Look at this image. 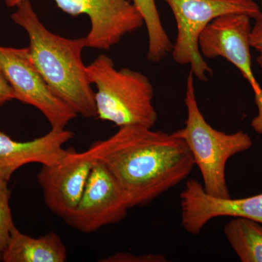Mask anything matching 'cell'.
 Returning <instances> with one entry per match:
<instances>
[{
    "instance_id": "cell-1",
    "label": "cell",
    "mask_w": 262,
    "mask_h": 262,
    "mask_svg": "<svg viewBox=\"0 0 262 262\" xmlns=\"http://www.w3.org/2000/svg\"><path fill=\"white\" fill-rule=\"evenodd\" d=\"M99 142L98 160L117 179L130 208L147 206L187 179L195 165L187 143L174 132L131 125Z\"/></svg>"
},
{
    "instance_id": "cell-2",
    "label": "cell",
    "mask_w": 262,
    "mask_h": 262,
    "mask_svg": "<svg viewBox=\"0 0 262 262\" xmlns=\"http://www.w3.org/2000/svg\"><path fill=\"white\" fill-rule=\"evenodd\" d=\"M15 8L12 20L27 32L32 61L52 91L77 115L96 117L95 91L82 60L85 37L70 39L48 30L30 0Z\"/></svg>"
},
{
    "instance_id": "cell-3",
    "label": "cell",
    "mask_w": 262,
    "mask_h": 262,
    "mask_svg": "<svg viewBox=\"0 0 262 262\" xmlns=\"http://www.w3.org/2000/svg\"><path fill=\"white\" fill-rule=\"evenodd\" d=\"M87 72L96 89L99 120L118 127L155 126L158 115L153 104L154 89L146 76L128 68L117 70L113 59L104 54L88 65Z\"/></svg>"
},
{
    "instance_id": "cell-4",
    "label": "cell",
    "mask_w": 262,
    "mask_h": 262,
    "mask_svg": "<svg viewBox=\"0 0 262 262\" xmlns=\"http://www.w3.org/2000/svg\"><path fill=\"white\" fill-rule=\"evenodd\" d=\"M194 78L189 71L184 98L187 112L185 126L174 133L184 139L192 152L203 177L205 192L228 199L231 196L226 181V165L231 157L249 149L252 139L243 130L227 134L207 122L196 101Z\"/></svg>"
},
{
    "instance_id": "cell-5",
    "label": "cell",
    "mask_w": 262,
    "mask_h": 262,
    "mask_svg": "<svg viewBox=\"0 0 262 262\" xmlns=\"http://www.w3.org/2000/svg\"><path fill=\"white\" fill-rule=\"evenodd\" d=\"M170 7L177 26V36L172 48L173 61L190 66V71L203 82L213 72L202 56L198 39L202 32L214 19L222 15H245L256 18L261 13L253 0H163Z\"/></svg>"
},
{
    "instance_id": "cell-6",
    "label": "cell",
    "mask_w": 262,
    "mask_h": 262,
    "mask_svg": "<svg viewBox=\"0 0 262 262\" xmlns=\"http://www.w3.org/2000/svg\"><path fill=\"white\" fill-rule=\"evenodd\" d=\"M0 67L14 91L15 99L37 108L51 127L66 128L78 116L52 91L32 61L28 47L0 46Z\"/></svg>"
},
{
    "instance_id": "cell-7",
    "label": "cell",
    "mask_w": 262,
    "mask_h": 262,
    "mask_svg": "<svg viewBox=\"0 0 262 262\" xmlns=\"http://www.w3.org/2000/svg\"><path fill=\"white\" fill-rule=\"evenodd\" d=\"M24 0H4L14 8ZM67 14L88 15L91 29L85 36L88 48L108 51L122 38L141 28L144 20L130 0H54Z\"/></svg>"
},
{
    "instance_id": "cell-8",
    "label": "cell",
    "mask_w": 262,
    "mask_h": 262,
    "mask_svg": "<svg viewBox=\"0 0 262 262\" xmlns=\"http://www.w3.org/2000/svg\"><path fill=\"white\" fill-rule=\"evenodd\" d=\"M99 151V141L82 152L70 147L58 163L42 165L37 181L45 203L63 220L70 216L78 204Z\"/></svg>"
},
{
    "instance_id": "cell-9",
    "label": "cell",
    "mask_w": 262,
    "mask_h": 262,
    "mask_svg": "<svg viewBox=\"0 0 262 262\" xmlns=\"http://www.w3.org/2000/svg\"><path fill=\"white\" fill-rule=\"evenodd\" d=\"M130 209L121 187L105 164L95 163L78 204L67 224L84 233L123 220Z\"/></svg>"
},
{
    "instance_id": "cell-10",
    "label": "cell",
    "mask_w": 262,
    "mask_h": 262,
    "mask_svg": "<svg viewBox=\"0 0 262 262\" xmlns=\"http://www.w3.org/2000/svg\"><path fill=\"white\" fill-rule=\"evenodd\" d=\"M251 19L247 15L238 14L218 17L202 32L198 46L204 58L222 57L230 62L241 72L255 93L261 88L252 70L250 51Z\"/></svg>"
},
{
    "instance_id": "cell-11",
    "label": "cell",
    "mask_w": 262,
    "mask_h": 262,
    "mask_svg": "<svg viewBox=\"0 0 262 262\" xmlns=\"http://www.w3.org/2000/svg\"><path fill=\"white\" fill-rule=\"evenodd\" d=\"M182 225L198 234L209 221L220 216L244 217L262 224V193L241 199H223L207 194L203 185L189 179L180 194Z\"/></svg>"
},
{
    "instance_id": "cell-12",
    "label": "cell",
    "mask_w": 262,
    "mask_h": 262,
    "mask_svg": "<svg viewBox=\"0 0 262 262\" xmlns=\"http://www.w3.org/2000/svg\"><path fill=\"white\" fill-rule=\"evenodd\" d=\"M75 134L66 128L51 127L34 140L16 141L0 131V178L8 182L15 170L29 163L53 165L64 156L63 145Z\"/></svg>"
},
{
    "instance_id": "cell-13",
    "label": "cell",
    "mask_w": 262,
    "mask_h": 262,
    "mask_svg": "<svg viewBox=\"0 0 262 262\" xmlns=\"http://www.w3.org/2000/svg\"><path fill=\"white\" fill-rule=\"evenodd\" d=\"M67 248L55 232L32 237L13 227L2 257L4 262H64Z\"/></svg>"
},
{
    "instance_id": "cell-14",
    "label": "cell",
    "mask_w": 262,
    "mask_h": 262,
    "mask_svg": "<svg viewBox=\"0 0 262 262\" xmlns=\"http://www.w3.org/2000/svg\"><path fill=\"white\" fill-rule=\"evenodd\" d=\"M226 237L242 262H262V224L233 217L224 229Z\"/></svg>"
},
{
    "instance_id": "cell-15",
    "label": "cell",
    "mask_w": 262,
    "mask_h": 262,
    "mask_svg": "<svg viewBox=\"0 0 262 262\" xmlns=\"http://www.w3.org/2000/svg\"><path fill=\"white\" fill-rule=\"evenodd\" d=\"M144 20L148 34L147 58L158 63L171 53L173 43L162 24L155 0H132Z\"/></svg>"
},
{
    "instance_id": "cell-16",
    "label": "cell",
    "mask_w": 262,
    "mask_h": 262,
    "mask_svg": "<svg viewBox=\"0 0 262 262\" xmlns=\"http://www.w3.org/2000/svg\"><path fill=\"white\" fill-rule=\"evenodd\" d=\"M10 198L8 182L0 178V261L9 242L12 229L15 227L10 208Z\"/></svg>"
},
{
    "instance_id": "cell-17",
    "label": "cell",
    "mask_w": 262,
    "mask_h": 262,
    "mask_svg": "<svg viewBox=\"0 0 262 262\" xmlns=\"http://www.w3.org/2000/svg\"><path fill=\"white\" fill-rule=\"evenodd\" d=\"M103 262H162L166 261L162 255L146 254L134 255L132 253H117L112 255L110 257L100 260Z\"/></svg>"
},
{
    "instance_id": "cell-18",
    "label": "cell",
    "mask_w": 262,
    "mask_h": 262,
    "mask_svg": "<svg viewBox=\"0 0 262 262\" xmlns=\"http://www.w3.org/2000/svg\"><path fill=\"white\" fill-rule=\"evenodd\" d=\"M254 19V25L251 28L250 36V44L251 48L258 52L256 61L262 68V13Z\"/></svg>"
},
{
    "instance_id": "cell-19",
    "label": "cell",
    "mask_w": 262,
    "mask_h": 262,
    "mask_svg": "<svg viewBox=\"0 0 262 262\" xmlns=\"http://www.w3.org/2000/svg\"><path fill=\"white\" fill-rule=\"evenodd\" d=\"M15 99L13 89L7 80L4 72L0 67V106H4L8 101Z\"/></svg>"
},
{
    "instance_id": "cell-20",
    "label": "cell",
    "mask_w": 262,
    "mask_h": 262,
    "mask_svg": "<svg viewBox=\"0 0 262 262\" xmlns=\"http://www.w3.org/2000/svg\"><path fill=\"white\" fill-rule=\"evenodd\" d=\"M255 103L258 108V115L251 121V127L258 134H262V89L254 93Z\"/></svg>"
},
{
    "instance_id": "cell-21",
    "label": "cell",
    "mask_w": 262,
    "mask_h": 262,
    "mask_svg": "<svg viewBox=\"0 0 262 262\" xmlns=\"http://www.w3.org/2000/svg\"><path fill=\"white\" fill-rule=\"evenodd\" d=\"M260 1H261V5H262V0H260Z\"/></svg>"
}]
</instances>
